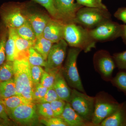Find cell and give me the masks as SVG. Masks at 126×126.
<instances>
[{"instance_id": "obj_1", "label": "cell", "mask_w": 126, "mask_h": 126, "mask_svg": "<svg viewBox=\"0 0 126 126\" xmlns=\"http://www.w3.org/2000/svg\"><path fill=\"white\" fill-rule=\"evenodd\" d=\"M28 55L29 52L20 55L13 61L14 79L17 94L23 97L29 101L34 103V85L31 75Z\"/></svg>"}, {"instance_id": "obj_2", "label": "cell", "mask_w": 126, "mask_h": 126, "mask_svg": "<svg viewBox=\"0 0 126 126\" xmlns=\"http://www.w3.org/2000/svg\"><path fill=\"white\" fill-rule=\"evenodd\" d=\"M63 39L70 47L80 49L85 53L95 48L97 42L90 35L88 29L74 23L65 24Z\"/></svg>"}, {"instance_id": "obj_3", "label": "cell", "mask_w": 126, "mask_h": 126, "mask_svg": "<svg viewBox=\"0 0 126 126\" xmlns=\"http://www.w3.org/2000/svg\"><path fill=\"white\" fill-rule=\"evenodd\" d=\"M94 98V110L91 123L93 126H99L104 120L115 112L120 103L104 91L97 94Z\"/></svg>"}, {"instance_id": "obj_4", "label": "cell", "mask_w": 126, "mask_h": 126, "mask_svg": "<svg viewBox=\"0 0 126 126\" xmlns=\"http://www.w3.org/2000/svg\"><path fill=\"white\" fill-rule=\"evenodd\" d=\"M82 50L72 47L69 50L65 64L61 72L69 86L73 89L86 93L79 74L77 65L78 56Z\"/></svg>"}, {"instance_id": "obj_5", "label": "cell", "mask_w": 126, "mask_h": 126, "mask_svg": "<svg viewBox=\"0 0 126 126\" xmlns=\"http://www.w3.org/2000/svg\"><path fill=\"white\" fill-rule=\"evenodd\" d=\"M109 20L111 15L108 10L82 7L76 14L75 23L92 29Z\"/></svg>"}, {"instance_id": "obj_6", "label": "cell", "mask_w": 126, "mask_h": 126, "mask_svg": "<svg viewBox=\"0 0 126 126\" xmlns=\"http://www.w3.org/2000/svg\"><path fill=\"white\" fill-rule=\"evenodd\" d=\"M94 97L90 96L86 93L73 89L68 103L84 120L92 123L94 110Z\"/></svg>"}, {"instance_id": "obj_7", "label": "cell", "mask_w": 126, "mask_h": 126, "mask_svg": "<svg viewBox=\"0 0 126 126\" xmlns=\"http://www.w3.org/2000/svg\"><path fill=\"white\" fill-rule=\"evenodd\" d=\"M19 6L12 4H5L0 9L2 23L7 28L16 29L27 21L26 15Z\"/></svg>"}, {"instance_id": "obj_8", "label": "cell", "mask_w": 126, "mask_h": 126, "mask_svg": "<svg viewBox=\"0 0 126 126\" xmlns=\"http://www.w3.org/2000/svg\"><path fill=\"white\" fill-rule=\"evenodd\" d=\"M94 69L101 75L104 80L111 81L116 65L113 56L104 50L97 51L93 57Z\"/></svg>"}, {"instance_id": "obj_9", "label": "cell", "mask_w": 126, "mask_h": 126, "mask_svg": "<svg viewBox=\"0 0 126 126\" xmlns=\"http://www.w3.org/2000/svg\"><path fill=\"white\" fill-rule=\"evenodd\" d=\"M89 30L90 35L96 42L113 40L121 35V25L111 20Z\"/></svg>"}, {"instance_id": "obj_10", "label": "cell", "mask_w": 126, "mask_h": 126, "mask_svg": "<svg viewBox=\"0 0 126 126\" xmlns=\"http://www.w3.org/2000/svg\"><path fill=\"white\" fill-rule=\"evenodd\" d=\"M68 45L64 39L53 44L46 60L45 71L56 72L62 68L66 56Z\"/></svg>"}, {"instance_id": "obj_11", "label": "cell", "mask_w": 126, "mask_h": 126, "mask_svg": "<svg viewBox=\"0 0 126 126\" xmlns=\"http://www.w3.org/2000/svg\"><path fill=\"white\" fill-rule=\"evenodd\" d=\"M35 104L31 102L23 104L13 109L8 116L16 122L29 125L36 122L38 119Z\"/></svg>"}, {"instance_id": "obj_12", "label": "cell", "mask_w": 126, "mask_h": 126, "mask_svg": "<svg viewBox=\"0 0 126 126\" xmlns=\"http://www.w3.org/2000/svg\"><path fill=\"white\" fill-rule=\"evenodd\" d=\"M55 7L60 20L65 24L75 23L76 14L83 7L75 3L74 0H53Z\"/></svg>"}, {"instance_id": "obj_13", "label": "cell", "mask_w": 126, "mask_h": 126, "mask_svg": "<svg viewBox=\"0 0 126 126\" xmlns=\"http://www.w3.org/2000/svg\"><path fill=\"white\" fill-rule=\"evenodd\" d=\"M65 25L62 21L52 18L44 30L43 36L53 44L58 43L63 39Z\"/></svg>"}, {"instance_id": "obj_14", "label": "cell", "mask_w": 126, "mask_h": 126, "mask_svg": "<svg viewBox=\"0 0 126 126\" xmlns=\"http://www.w3.org/2000/svg\"><path fill=\"white\" fill-rule=\"evenodd\" d=\"M26 17L33 30L36 38L43 36L44 30L52 19L49 16L38 13L27 14Z\"/></svg>"}, {"instance_id": "obj_15", "label": "cell", "mask_w": 126, "mask_h": 126, "mask_svg": "<svg viewBox=\"0 0 126 126\" xmlns=\"http://www.w3.org/2000/svg\"><path fill=\"white\" fill-rule=\"evenodd\" d=\"M100 126H126V102L119 104L115 112L104 120Z\"/></svg>"}, {"instance_id": "obj_16", "label": "cell", "mask_w": 126, "mask_h": 126, "mask_svg": "<svg viewBox=\"0 0 126 126\" xmlns=\"http://www.w3.org/2000/svg\"><path fill=\"white\" fill-rule=\"evenodd\" d=\"M53 87L59 99L68 102L71 96L72 89L69 87L62 74L61 68L56 74Z\"/></svg>"}, {"instance_id": "obj_17", "label": "cell", "mask_w": 126, "mask_h": 126, "mask_svg": "<svg viewBox=\"0 0 126 126\" xmlns=\"http://www.w3.org/2000/svg\"><path fill=\"white\" fill-rule=\"evenodd\" d=\"M60 117L68 126H93L92 123L86 122L81 118L68 102H66L64 110Z\"/></svg>"}, {"instance_id": "obj_18", "label": "cell", "mask_w": 126, "mask_h": 126, "mask_svg": "<svg viewBox=\"0 0 126 126\" xmlns=\"http://www.w3.org/2000/svg\"><path fill=\"white\" fill-rule=\"evenodd\" d=\"M8 37L5 45L6 61L13 62L16 57L15 29L8 28Z\"/></svg>"}, {"instance_id": "obj_19", "label": "cell", "mask_w": 126, "mask_h": 126, "mask_svg": "<svg viewBox=\"0 0 126 126\" xmlns=\"http://www.w3.org/2000/svg\"><path fill=\"white\" fill-rule=\"evenodd\" d=\"M0 102L4 106L7 114L12 110L21 104L31 102L18 94L9 97L2 98Z\"/></svg>"}, {"instance_id": "obj_20", "label": "cell", "mask_w": 126, "mask_h": 126, "mask_svg": "<svg viewBox=\"0 0 126 126\" xmlns=\"http://www.w3.org/2000/svg\"><path fill=\"white\" fill-rule=\"evenodd\" d=\"M53 43L43 36L36 38L33 47L39 53L46 61L48 55Z\"/></svg>"}, {"instance_id": "obj_21", "label": "cell", "mask_w": 126, "mask_h": 126, "mask_svg": "<svg viewBox=\"0 0 126 126\" xmlns=\"http://www.w3.org/2000/svg\"><path fill=\"white\" fill-rule=\"evenodd\" d=\"M0 92L2 98H6L17 94L14 78L0 82Z\"/></svg>"}, {"instance_id": "obj_22", "label": "cell", "mask_w": 126, "mask_h": 126, "mask_svg": "<svg viewBox=\"0 0 126 126\" xmlns=\"http://www.w3.org/2000/svg\"><path fill=\"white\" fill-rule=\"evenodd\" d=\"M35 41L23 39L16 33L15 38V59L18 55L28 52L30 48L34 46Z\"/></svg>"}, {"instance_id": "obj_23", "label": "cell", "mask_w": 126, "mask_h": 126, "mask_svg": "<svg viewBox=\"0 0 126 126\" xmlns=\"http://www.w3.org/2000/svg\"><path fill=\"white\" fill-rule=\"evenodd\" d=\"M8 29L1 23L0 25V65L6 60L5 45L8 37Z\"/></svg>"}, {"instance_id": "obj_24", "label": "cell", "mask_w": 126, "mask_h": 126, "mask_svg": "<svg viewBox=\"0 0 126 126\" xmlns=\"http://www.w3.org/2000/svg\"><path fill=\"white\" fill-rule=\"evenodd\" d=\"M15 30L18 35L23 38L32 41H36V37L35 33L27 21L26 23Z\"/></svg>"}, {"instance_id": "obj_25", "label": "cell", "mask_w": 126, "mask_h": 126, "mask_svg": "<svg viewBox=\"0 0 126 126\" xmlns=\"http://www.w3.org/2000/svg\"><path fill=\"white\" fill-rule=\"evenodd\" d=\"M14 78L13 62L6 61L0 65V82L10 80Z\"/></svg>"}, {"instance_id": "obj_26", "label": "cell", "mask_w": 126, "mask_h": 126, "mask_svg": "<svg viewBox=\"0 0 126 126\" xmlns=\"http://www.w3.org/2000/svg\"><path fill=\"white\" fill-rule=\"evenodd\" d=\"M28 59L30 65L40 66L45 68L46 66V61L33 47L29 49Z\"/></svg>"}, {"instance_id": "obj_27", "label": "cell", "mask_w": 126, "mask_h": 126, "mask_svg": "<svg viewBox=\"0 0 126 126\" xmlns=\"http://www.w3.org/2000/svg\"><path fill=\"white\" fill-rule=\"evenodd\" d=\"M112 85L117 88L126 95V71L118 72L111 79Z\"/></svg>"}, {"instance_id": "obj_28", "label": "cell", "mask_w": 126, "mask_h": 126, "mask_svg": "<svg viewBox=\"0 0 126 126\" xmlns=\"http://www.w3.org/2000/svg\"><path fill=\"white\" fill-rule=\"evenodd\" d=\"M59 70L57 72H46L45 71L42 75L40 83L47 88L52 87L54 83L55 76Z\"/></svg>"}, {"instance_id": "obj_29", "label": "cell", "mask_w": 126, "mask_h": 126, "mask_svg": "<svg viewBox=\"0 0 126 126\" xmlns=\"http://www.w3.org/2000/svg\"><path fill=\"white\" fill-rule=\"evenodd\" d=\"M44 7L50 16L54 19L59 20L58 15L55 7L53 0H34Z\"/></svg>"}, {"instance_id": "obj_30", "label": "cell", "mask_w": 126, "mask_h": 126, "mask_svg": "<svg viewBox=\"0 0 126 126\" xmlns=\"http://www.w3.org/2000/svg\"><path fill=\"white\" fill-rule=\"evenodd\" d=\"M37 105L38 112L43 118H50L54 117L50 103H38Z\"/></svg>"}, {"instance_id": "obj_31", "label": "cell", "mask_w": 126, "mask_h": 126, "mask_svg": "<svg viewBox=\"0 0 126 126\" xmlns=\"http://www.w3.org/2000/svg\"><path fill=\"white\" fill-rule=\"evenodd\" d=\"M30 65V73L32 80L34 86L40 82L41 79L45 70L40 66Z\"/></svg>"}, {"instance_id": "obj_32", "label": "cell", "mask_w": 126, "mask_h": 126, "mask_svg": "<svg viewBox=\"0 0 126 126\" xmlns=\"http://www.w3.org/2000/svg\"><path fill=\"white\" fill-rule=\"evenodd\" d=\"M40 123L47 126H68L61 117H53L50 118H43L40 120Z\"/></svg>"}, {"instance_id": "obj_33", "label": "cell", "mask_w": 126, "mask_h": 126, "mask_svg": "<svg viewBox=\"0 0 126 126\" xmlns=\"http://www.w3.org/2000/svg\"><path fill=\"white\" fill-rule=\"evenodd\" d=\"M76 1L78 4L83 6L108 10L106 6L103 3L102 0H76Z\"/></svg>"}, {"instance_id": "obj_34", "label": "cell", "mask_w": 126, "mask_h": 126, "mask_svg": "<svg viewBox=\"0 0 126 126\" xmlns=\"http://www.w3.org/2000/svg\"><path fill=\"white\" fill-rule=\"evenodd\" d=\"M67 102L58 99L50 103L54 117H60L63 113Z\"/></svg>"}, {"instance_id": "obj_35", "label": "cell", "mask_w": 126, "mask_h": 126, "mask_svg": "<svg viewBox=\"0 0 126 126\" xmlns=\"http://www.w3.org/2000/svg\"><path fill=\"white\" fill-rule=\"evenodd\" d=\"M112 56L118 68L126 71V50L115 53Z\"/></svg>"}, {"instance_id": "obj_36", "label": "cell", "mask_w": 126, "mask_h": 126, "mask_svg": "<svg viewBox=\"0 0 126 126\" xmlns=\"http://www.w3.org/2000/svg\"><path fill=\"white\" fill-rule=\"evenodd\" d=\"M48 90V88L43 86L40 83L34 86L33 98L34 103L37 102L44 96Z\"/></svg>"}, {"instance_id": "obj_37", "label": "cell", "mask_w": 126, "mask_h": 126, "mask_svg": "<svg viewBox=\"0 0 126 126\" xmlns=\"http://www.w3.org/2000/svg\"><path fill=\"white\" fill-rule=\"evenodd\" d=\"M58 99H59V98L56 93V91L54 88L52 87L48 89L47 93L44 96L38 101L36 103H50L53 101Z\"/></svg>"}, {"instance_id": "obj_38", "label": "cell", "mask_w": 126, "mask_h": 126, "mask_svg": "<svg viewBox=\"0 0 126 126\" xmlns=\"http://www.w3.org/2000/svg\"><path fill=\"white\" fill-rule=\"evenodd\" d=\"M114 16L118 19L126 24V7L119 8L115 12Z\"/></svg>"}, {"instance_id": "obj_39", "label": "cell", "mask_w": 126, "mask_h": 126, "mask_svg": "<svg viewBox=\"0 0 126 126\" xmlns=\"http://www.w3.org/2000/svg\"><path fill=\"white\" fill-rule=\"evenodd\" d=\"M8 116L4 106L0 102V119L8 122L9 121Z\"/></svg>"}, {"instance_id": "obj_40", "label": "cell", "mask_w": 126, "mask_h": 126, "mask_svg": "<svg viewBox=\"0 0 126 126\" xmlns=\"http://www.w3.org/2000/svg\"><path fill=\"white\" fill-rule=\"evenodd\" d=\"M122 31L121 36L126 43V25H121Z\"/></svg>"}, {"instance_id": "obj_41", "label": "cell", "mask_w": 126, "mask_h": 126, "mask_svg": "<svg viewBox=\"0 0 126 126\" xmlns=\"http://www.w3.org/2000/svg\"><path fill=\"white\" fill-rule=\"evenodd\" d=\"M6 124L5 123H4V122H2L0 121V126H6Z\"/></svg>"}, {"instance_id": "obj_42", "label": "cell", "mask_w": 126, "mask_h": 126, "mask_svg": "<svg viewBox=\"0 0 126 126\" xmlns=\"http://www.w3.org/2000/svg\"><path fill=\"white\" fill-rule=\"evenodd\" d=\"M2 99V97H1V94L0 92V101Z\"/></svg>"}]
</instances>
